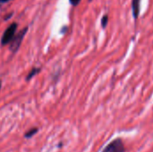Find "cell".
Wrapping results in <instances>:
<instances>
[{
	"instance_id": "6da1fadb",
	"label": "cell",
	"mask_w": 153,
	"mask_h": 152,
	"mask_svg": "<svg viewBox=\"0 0 153 152\" xmlns=\"http://www.w3.org/2000/svg\"><path fill=\"white\" fill-rule=\"evenodd\" d=\"M17 27H18V24L16 22H13L5 29V30L4 31V33L2 35L1 40H0V43H1L2 47L7 46V45H9L11 43L13 37L15 36Z\"/></svg>"
},
{
	"instance_id": "7a4b0ae2",
	"label": "cell",
	"mask_w": 153,
	"mask_h": 152,
	"mask_svg": "<svg viewBox=\"0 0 153 152\" xmlns=\"http://www.w3.org/2000/svg\"><path fill=\"white\" fill-rule=\"evenodd\" d=\"M28 31V27H25L23 30H22L20 32H18L17 34H15V36L13 37V40L11 41V43L9 44V49L10 51H12L13 53H15L17 52V50L20 48L21 45H22V42L24 39V36L26 35Z\"/></svg>"
},
{
	"instance_id": "3957f363",
	"label": "cell",
	"mask_w": 153,
	"mask_h": 152,
	"mask_svg": "<svg viewBox=\"0 0 153 152\" xmlns=\"http://www.w3.org/2000/svg\"><path fill=\"white\" fill-rule=\"evenodd\" d=\"M102 152H126V148L123 141L118 138L108 143Z\"/></svg>"
},
{
	"instance_id": "277c9868",
	"label": "cell",
	"mask_w": 153,
	"mask_h": 152,
	"mask_svg": "<svg viewBox=\"0 0 153 152\" xmlns=\"http://www.w3.org/2000/svg\"><path fill=\"white\" fill-rule=\"evenodd\" d=\"M140 1L141 0H133L132 1V8H133V14L134 19H137L140 13Z\"/></svg>"
},
{
	"instance_id": "5b68a950",
	"label": "cell",
	"mask_w": 153,
	"mask_h": 152,
	"mask_svg": "<svg viewBox=\"0 0 153 152\" xmlns=\"http://www.w3.org/2000/svg\"><path fill=\"white\" fill-rule=\"evenodd\" d=\"M40 72V68H38V67H35V68H33L29 73H28V75L26 76V81L28 82V81H30V80H31L36 74H38Z\"/></svg>"
},
{
	"instance_id": "8992f818",
	"label": "cell",
	"mask_w": 153,
	"mask_h": 152,
	"mask_svg": "<svg viewBox=\"0 0 153 152\" xmlns=\"http://www.w3.org/2000/svg\"><path fill=\"white\" fill-rule=\"evenodd\" d=\"M39 132V129L38 128H32L30 130H29L28 132H26V133L24 134V137L25 138H31L33 135H35L37 133Z\"/></svg>"
},
{
	"instance_id": "52a82bcc",
	"label": "cell",
	"mask_w": 153,
	"mask_h": 152,
	"mask_svg": "<svg viewBox=\"0 0 153 152\" xmlns=\"http://www.w3.org/2000/svg\"><path fill=\"white\" fill-rule=\"evenodd\" d=\"M108 16L107 14H105L102 18H101V27L103 29H105L108 25Z\"/></svg>"
},
{
	"instance_id": "ba28073f",
	"label": "cell",
	"mask_w": 153,
	"mask_h": 152,
	"mask_svg": "<svg viewBox=\"0 0 153 152\" xmlns=\"http://www.w3.org/2000/svg\"><path fill=\"white\" fill-rule=\"evenodd\" d=\"M82 0H69V2H70V4L73 5V6H76V5H78L79 4H80V2H81Z\"/></svg>"
},
{
	"instance_id": "9c48e42d",
	"label": "cell",
	"mask_w": 153,
	"mask_h": 152,
	"mask_svg": "<svg viewBox=\"0 0 153 152\" xmlns=\"http://www.w3.org/2000/svg\"><path fill=\"white\" fill-rule=\"evenodd\" d=\"M9 1H11V0H0V6H1L3 4H5V3H7V2H9Z\"/></svg>"
},
{
	"instance_id": "30bf717a",
	"label": "cell",
	"mask_w": 153,
	"mask_h": 152,
	"mask_svg": "<svg viewBox=\"0 0 153 152\" xmlns=\"http://www.w3.org/2000/svg\"><path fill=\"white\" fill-rule=\"evenodd\" d=\"M12 14H13V13H9V14H8V16H6V17L4 18V20H7V19H9V18H10V17L12 16Z\"/></svg>"
},
{
	"instance_id": "8fae6325",
	"label": "cell",
	"mask_w": 153,
	"mask_h": 152,
	"mask_svg": "<svg viewBox=\"0 0 153 152\" xmlns=\"http://www.w3.org/2000/svg\"><path fill=\"white\" fill-rule=\"evenodd\" d=\"M1 85H2V82H1V80H0V89H1Z\"/></svg>"
},
{
	"instance_id": "7c38bea8",
	"label": "cell",
	"mask_w": 153,
	"mask_h": 152,
	"mask_svg": "<svg viewBox=\"0 0 153 152\" xmlns=\"http://www.w3.org/2000/svg\"><path fill=\"white\" fill-rule=\"evenodd\" d=\"M90 1H91V0H90Z\"/></svg>"
}]
</instances>
